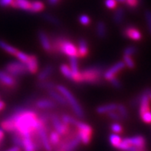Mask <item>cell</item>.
Instances as JSON below:
<instances>
[{
  "label": "cell",
  "mask_w": 151,
  "mask_h": 151,
  "mask_svg": "<svg viewBox=\"0 0 151 151\" xmlns=\"http://www.w3.org/2000/svg\"><path fill=\"white\" fill-rule=\"evenodd\" d=\"M80 143L81 140L78 135L77 129H71L69 133L63 137L59 145L52 151H76Z\"/></svg>",
  "instance_id": "6da1fadb"
},
{
  "label": "cell",
  "mask_w": 151,
  "mask_h": 151,
  "mask_svg": "<svg viewBox=\"0 0 151 151\" xmlns=\"http://www.w3.org/2000/svg\"><path fill=\"white\" fill-rule=\"evenodd\" d=\"M104 72V67L102 66H93L86 68L81 72L83 83L90 84L100 83Z\"/></svg>",
  "instance_id": "7a4b0ae2"
},
{
  "label": "cell",
  "mask_w": 151,
  "mask_h": 151,
  "mask_svg": "<svg viewBox=\"0 0 151 151\" xmlns=\"http://www.w3.org/2000/svg\"><path fill=\"white\" fill-rule=\"evenodd\" d=\"M56 90L60 92L63 95L64 97L66 98L68 102V104L71 106L73 111L76 115V116H78L79 118L85 117V112H84L83 109L80 104L79 101L76 99V98L74 96L73 94L67 88L62 85H57L56 86Z\"/></svg>",
  "instance_id": "3957f363"
},
{
  "label": "cell",
  "mask_w": 151,
  "mask_h": 151,
  "mask_svg": "<svg viewBox=\"0 0 151 151\" xmlns=\"http://www.w3.org/2000/svg\"><path fill=\"white\" fill-rule=\"evenodd\" d=\"M75 127L77 129L78 135L80 137L81 143L84 145H88L91 142L93 134V129L87 123L77 120L75 124Z\"/></svg>",
  "instance_id": "277c9868"
},
{
  "label": "cell",
  "mask_w": 151,
  "mask_h": 151,
  "mask_svg": "<svg viewBox=\"0 0 151 151\" xmlns=\"http://www.w3.org/2000/svg\"><path fill=\"white\" fill-rule=\"evenodd\" d=\"M5 71L15 78L26 75L29 73L26 64L19 60L9 63L5 66Z\"/></svg>",
  "instance_id": "5b68a950"
},
{
  "label": "cell",
  "mask_w": 151,
  "mask_h": 151,
  "mask_svg": "<svg viewBox=\"0 0 151 151\" xmlns=\"http://www.w3.org/2000/svg\"><path fill=\"white\" fill-rule=\"evenodd\" d=\"M50 122L52 124V127H53L54 130H56L62 137L66 136L69 132L70 131V126L67 125L62 121L61 118L59 116L57 113H52L50 116Z\"/></svg>",
  "instance_id": "8992f818"
},
{
  "label": "cell",
  "mask_w": 151,
  "mask_h": 151,
  "mask_svg": "<svg viewBox=\"0 0 151 151\" xmlns=\"http://www.w3.org/2000/svg\"><path fill=\"white\" fill-rule=\"evenodd\" d=\"M37 132L39 137H40V141L42 143V148H43L44 151H52V147L51 145V143L50 142V139H49V133L46 128L45 127V126L43 125V123L40 120V125L37 128Z\"/></svg>",
  "instance_id": "52a82bcc"
},
{
  "label": "cell",
  "mask_w": 151,
  "mask_h": 151,
  "mask_svg": "<svg viewBox=\"0 0 151 151\" xmlns=\"http://www.w3.org/2000/svg\"><path fill=\"white\" fill-rule=\"evenodd\" d=\"M60 54H64L68 57L76 56L79 58L77 48L76 47L75 45L71 41L67 40L66 37L63 40L61 46H60Z\"/></svg>",
  "instance_id": "ba28073f"
},
{
  "label": "cell",
  "mask_w": 151,
  "mask_h": 151,
  "mask_svg": "<svg viewBox=\"0 0 151 151\" xmlns=\"http://www.w3.org/2000/svg\"><path fill=\"white\" fill-rule=\"evenodd\" d=\"M58 104L51 98H40L34 102V107L42 110H52L57 107Z\"/></svg>",
  "instance_id": "9c48e42d"
},
{
  "label": "cell",
  "mask_w": 151,
  "mask_h": 151,
  "mask_svg": "<svg viewBox=\"0 0 151 151\" xmlns=\"http://www.w3.org/2000/svg\"><path fill=\"white\" fill-rule=\"evenodd\" d=\"M125 67L126 65L125 63H124V62H117L116 63L113 65L111 67H109L108 70H105V72H104V78L105 80L109 81L111 79L116 77V76H117V74L119 73H120Z\"/></svg>",
  "instance_id": "30bf717a"
},
{
  "label": "cell",
  "mask_w": 151,
  "mask_h": 151,
  "mask_svg": "<svg viewBox=\"0 0 151 151\" xmlns=\"http://www.w3.org/2000/svg\"><path fill=\"white\" fill-rule=\"evenodd\" d=\"M0 83L9 88H16L18 85V82L16 78L6 73V71L0 70Z\"/></svg>",
  "instance_id": "8fae6325"
},
{
  "label": "cell",
  "mask_w": 151,
  "mask_h": 151,
  "mask_svg": "<svg viewBox=\"0 0 151 151\" xmlns=\"http://www.w3.org/2000/svg\"><path fill=\"white\" fill-rule=\"evenodd\" d=\"M123 35L129 40L139 41L142 39V34L139 29L134 26H129L123 29Z\"/></svg>",
  "instance_id": "7c38bea8"
},
{
  "label": "cell",
  "mask_w": 151,
  "mask_h": 151,
  "mask_svg": "<svg viewBox=\"0 0 151 151\" xmlns=\"http://www.w3.org/2000/svg\"><path fill=\"white\" fill-rule=\"evenodd\" d=\"M47 93L48 95L50 96V97L51 98L52 100H54V101L56 102L57 104L63 106H69L66 98L64 97L63 95L60 92L58 91L56 89H55V90H47Z\"/></svg>",
  "instance_id": "4fadbf2b"
},
{
  "label": "cell",
  "mask_w": 151,
  "mask_h": 151,
  "mask_svg": "<svg viewBox=\"0 0 151 151\" xmlns=\"http://www.w3.org/2000/svg\"><path fill=\"white\" fill-rule=\"evenodd\" d=\"M38 37L42 49L48 53H51V42L48 34L43 30H39Z\"/></svg>",
  "instance_id": "5bb4252c"
},
{
  "label": "cell",
  "mask_w": 151,
  "mask_h": 151,
  "mask_svg": "<svg viewBox=\"0 0 151 151\" xmlns=\"http://www.w3.org/2000/svg\"><path fill=\"white\" fill-rule=\"evenodd\" d=\"M129 139L132 146L137 147L139 151H146L147 143H146L145 138L143 136H134V137H129Z\"/></svg>",
  "instance_id": "9a60e30c"
},
{
  "label": "cell",
  "mask_w": 151,
  "mask_h": 151,
  "mask_svg": "<svg viewBox=\"0 0 151 151\" xmlns=\"http://www.w3.org/2000/svg\"><path fill=\"white\" fill-rule=\"evenodd\" d=\"M22 150L23 151H37L36 146L32 140V135L23 136L22 137Z\"/></svg>",
  "instance_id": "2e32d148"
},
{
  "label": "cell",
  "mask_w": 151,
  "mask_h": 151,
  "mask_svg": "<svg viewBox=\"0 0 151 151\" xmlns=\"http://www.w3.org/2000/svg\"><path fill=\"white\" fill-rule=\"evenodd\" d=\"M26 66L28 68L29 73L32 74H35L37 73L38 68H39V63L38 59L35 55H29V59L26 63Z\"/></svg>",
  "instance_id": "e0dca14e"
},
{
  "label": "cell",
  "mask_w": 151,
  "mask_h": 151,
  "mask_svg": "<svg viewBox=\"0 0 151 151\" xmlns=\"http://www.w3.org/2000/svg\"><path fill=\"white\" fill-rule=\"evenodd\" d=\"M54 67L52 65H47L46 67H44L41 71L38 73L37 80L38 81H42V80H47L50 76L53 73Z\"/></svg>",
  "instance_id": "ac0fdd59"
},
{
  "label": "cell",
  "mask_w": 151,
  "mask_h": 151,
  "mask_svg": "<svg viewBox=\"0 0 151 151\" xmlns=\"http://www.w3.org/2000/svg\"><path fill=\"white\" fill-rule=\"evenodd\" d=\"M78 54L79 57L85 58L89 53V49H88V43L86 40L84 39H80L78 42Z\"/></svg>",
  "instance_id": "d6986e66"
},
{
  "label": "cell",
  "mask_w": 151,
  "mask_h": 151,
  "mask_svg": "<svg viewBox=\"0 0 151 151\" xmlns=\"http://www.w3.org/2000/svg\"><path fill=\"white\" fill-rule=\"evenodd\" d=\"M117 109V104H109L106 105H102L98 106L96 109V113L99 114H106L107 113L116 110Z\"/></svg>",
  "instance_id": "ffe728a7"
},
{
  "label": "cell",
  "mask_w": 151,
  "mask_h": 151,
  "mask_svg": "<svg viewBox=\"0 0 151 151\" xmlns=\"http://www.w3.org/2000/svg\"><path fill=\"white\" fill-rule=\"evenodd\" d=\"M61 136L56 131V130H51L49 133V139H50V142L51 143V145L52 147V149H55L59 143L61 141Z\"/></svg>",
  "instance_id": "44dd1931"
},
{
  "label": "cell",
  "mask_w": 151,
  "mask_h": 151,
  "mask_svg": "<svg viewBox=\"0 0 151 151\" xmlns=\"http://www.w3.org/2000/svg\"><path fill=\"white\" fill-rule=\"evenodd\" d=\"M31 2L29 0H15L12 7L16 9H20L24 11H29Z\"/></svg>",
  "instance_id": "7402d4cb"
},
{
  "label": "cell",
  "mask_w": 151,
  "mask_h": 151,
  "mask_svg": "<svg viewBox=\"0 0 151 151\" xmlns=\"http://www.w3.org/2000/svg\"><path fill=\"white\" fill-rule=\"evenodd\" d=\"M37 87H39L40 89H42V90H55L56 89V84L55 83L52 81H50V80H42V81H38V83H36Z\"/></svg>",
  "instance_id": "603a6c76"
},
{
  "label": "cell",
  "mask_w": 151,
  "mask_h": 151,
  "mask_svg": "<svg viewBox=\"0 0 151 151\" xmlns=\"http://www.w3.org/2000/svg\"><path fill=\"white\" fill-rule=\"evenodd\" d=\"M106 33H107V29L105 22L103 21L98 22L96 25V34L98 37L100 39H104L106 36Z\"/></svg>",
  "instance_id": "cb8c5ba5"
},
{
  "label": "cell",
  "mask_w": 151,
  "mask_h": 151,
  "mask_svg": "<svg viewBox=\"0 0 151 151\" xmlns=\"http://www.w3.org/2000/svg\"><path fill=\"white\" fill-rule=\"evenodd\" d=\"M0 48L4 50V51H6V52H8V53L15 56H16V53L19 51L16 48L13 47V46H11V45H9V44H8L7 42H6L2 40H0Z\"/></svg>",
  "instance_id": "d4e9b609"
},
{
  "label": "cell",
  "mask_w": 151,
  "mask_h": 151,
  "mask_svg": "<svg viewBox=\"0 0 151 151\" xmlns=\"http://www.w3.org/2000/svg\"><path fill=\"white\" fill-rule=\"evenodd\" d=\"M44 8H45V6H44L43 2H40V1H33L31 2V6H30L29 12H32V13L40 12H42Z\"/></svg>",
  "instance_id": "484cf974"
},
{
  "label": "cell",
  "mask_w": 151,
  "mask_h": 151,
  "mask_svg": "<svg viewBox=\"0 0 151 151\" xmlns=\"http://www.w3.org/2000/svg\"><path fill=\"white\" fill-rule=\"evenodd\" d=\"M125 16V12L123 8H118L116 10L115 13L113 15V21L116 24H120L123 22Z\"/></svg>",
  "instance_id": "4316f807"
},
{
  "label": "cell",
  "mask_w": 151,
  "mask_h": 151,
  "mask_svg": "<svg viewBox=\"0 0 151 151\" xmlns=\"http://www.w3.org/2000/svg\"><path fill=\"white\" fill-rule=\"evenodd\" d=\"M42 17H43V19L46 21L49 22L50 23L53 24L55 26H60V25H61V21L60 20V19H58L57 17H56L53 15H51L50 13H45V14H43Z\"/></svg>",
  "instance_id": "83f0119b"
},
{
  "label": "cell",
  "mask_w": 151,
  "mask_h": 151,
  "mask_svg": "<svg viewBox=\"0 0 151 151\" xmlns=\"http://www.w3.org/2000/svg\"><path fill=\"white\" fill-rule=\"evenodd\" d=\"M60 72H61V73L65 77H66L70 80H72V78H73V72H72L71 69H70V67L68 65L62 64L61 66H60Z\"/></svg>",
  "instance_id": "f1b7e54d"
},
{
  "label": "cell",
  "mask_w": 151,
  "mask_h": 151,
  "mask_svg": "<svg viewBox=\"0 0 151 151\" xmlns=\"http://www.w3.org/2000/svg\"><path fill=\"white\" fill-rule=\"evenodd\" d=\"M61 119L62 121L64 123H66L67 125H70V127L73 126V127H75V124L77 121V119H76L75 117L72 116L70 115H68V114H63L61 116Z\"/></svg>",
  "instance_id": "f546056e"
},
{
  "label": "cell",
  "mask_w": 151,
  "mask_h": 151,
  "mask_svg": "<svg viewBox=\"0 0 151 151\" xmlns=\"http://www.w3.org/2000/svg\"><path fill=\"white\" fill-rule=\"evenodd\" d=\"M109 140L110 144H111L113 147L117 148L118 146H119V143H120V142L122 141V139L121 137H119L118 134H116V133H112V134L109 135Z\"/></svg>",
  "instance_id": "4dcf8cb0"
},
{
  "label": "cell",
  "mask_w": 151,
  "mask_h": 151,
  "mask_svg": "<svg viewBox=\"0 0 151 151\" xmlns=\"http://www.w3.org/2000/svg\"><path fill=\"white\" fill-rule=\"evenodd\" d=\"M70 67L73 73H78L79 70V64H78V57L76 56H70Z\"/></svg>",
  "instance_id": "1f68e13d"
},
{
  "label": "cell",
  "mask_w": 151,
  "mask_h": 151,
  "mask_svg": "<svg viewBox=\"0 0 151 151\" xmlns=\"http://www.w3.org/2000/svg\"><path fill=\"white\" fill-rule=\"evenodd\" d=\"M116 110L119 112V113L121 115V116L123 118V119H127L129 118V112H128L127 107H126L123 104H117V109H116Z\"/></svg>",
  "instance_id": "d6a6232c"
},
{
  "label": "cell",
  "mask_w": 151,
  "mask_h": 151,
  "mask_svg": "<svg viewBox=\"0 0 151 151\" xmlns=\"http://www.w3.org/2000/svg\"><path fill=\"white\" fill-rule=\"evenodd\" d=\"M106 116L110 119L113 120V121H118L120 122L123 120V118L122 117L121 115L119 114V112L117 110H113V111L109 112V113H106Z\"/></svg>",
  "instance_id": "836d02e7"
},
{
  "label": "cell",
  "mask_w": 151,
  "mask_h": 151,
  "mask_svg": "<svg viewBox=\"0 0 151 151\" xmlns=\"http://www.w3.org/2000/svg\"><path fill=\"white\" fill-rule=\"evenodd\" d=\"M123 62L125 63L126 66H127L129 69H134L135 68V63L132 59L131 56H127V55H123Z\"/></svg>",
  "instance_id": "e575fe53"
},
{
  "label": "cell",
  "mask_w": 151,
  "mask_h": 151,
  "mask_svg": "<svg viewBox=\"0 0 151 151\" xmlns=\"http://www.w3.org/2000/svg\"><path fill=\"white\" fill-rule=\"evenodd\" d=\"M16 56L19 61L22 62L24 63H26L28 62L29 59V55L23 52H21V51H18V52L16 53Z\"/></svg>",
  "instance_id": "d590c367"
},
{
  "label": "cell",
  "mask_w": 151,
  "mask_h": 151,
  "mask_svg": "<svg viewBox=\"0 0 151 151\" xmlns=\"http://www.w3.org/2000/svg\"><path fill=\"white\" fill-rule=\"evenodd\" d=\"M110 129L113 131V133H116V134H119V133H122L123 131V127L122 126L118 123H112L111 126H110Z\"/></svg>",
  "instance_id": "8d00e7d4"
},
{
  "label": "cell",
  "mask_w": 151,
  "mask_h": 151,
  "mask_svg": "<svg viewBox=\"0 0 151 151\" xmlns=\"http://www.w3.org/2000/svg\"><path fill=\"white\" fill-rule=\"evenodd\" d=\"M145 20L146 23H147V28H148V31H149L150 34L151 36V11L150 10H147L145 12Z\"/></svg>",
  "instance_id": "74e56055"
},
{
  "label": "cell",
  "mask_w": 151,
  "mask_h": 151,
  "mask_svg": "<svg viewBox=\"0 0 151 151\" xmlns=\"http://www.w3.org/2000/svg\"><path fill=\"white\" fill-rule=\"evenodd\" d=\"M137 52V49L135 46H128L123 50V55H127V56H133Z\"/></svg>",
  "instance_id": "f35d334b"
},
{
  "label": "cell",
  "mask_w": 151,
  "mask_h": 151,
  "mask_svg": "<svg viewBox=\"0 0 151 151\" xmlns=\"http://www.w3.org/2000/svg\"><path fill=\"white\" fill-rule=\"evenodd\" d=\"M139 3H140V0H125V4L129 8L131 9L137 8Z\"/></svg>",
  "instance_id": "ab89813d"
},
{
  "label": "cell",
  "mask_w": 151,
  "mask_h": 151,
  "mask_svg": "<svg viewBox=\"0 0 151 151\" xmlns=\"http://www.w3.org/2000/svg\"><path fill=\"white\" fill-rule=\"evenodd\" d=\"M79 20H80V22L83 25V26H88L90 25L91 20H90V18L87 15H81L79 18Z\"/></svg>",
  "instance_id": "60d3db41"
},
{
  "label": "cell",
  "mask_w": 151,
  "mask_h": 151,
  "mask_svg": "<svg viewBox=\"0 0 151 151\" xmlns=\"http://www.w3.org/2000/svg\"><path fill=\"white\" fill-rule=\"evenodd\" d=\"M139 116H140L142 121L145 123H148V124L151 123V111L143 113L142 115H139Z\"/></svg>",
  "instance_id": "b9f144b4"
},
{
  "label": "cell",
  "mask_w": 151,
  "mask_h": 151,
  "mask_svg": "<svg viewBox=\"0 0 151 151\" xmlns=\"http://www.w3.org/2000/svg\"><path fill=\"white\" fill-rule=\"evenodd\" d=\"M105 6L109 9H114L116 8L117 6V2L116 0H105Z\"/></svg>",
  "instance_id": "7bdbcfd3"
},
{
  "label": "cell",
  "mask_w": 151,
  "mask_h": 151,
  "mask_svg": "<svg viewBox=\"0 0 151 151\" xmlns=\"http://www.w3.org/2000/svg\"><path fill=\"white\" fill-rule=\"evenodd\" d=\"M109 82H110V83L112 84V86H113V87L116 88V89H120V88L122 87L121 82L119 81V80L116 77V76L113 78V79H111Z\"/></svg>",
  "instance_id": "ee69618b"
},
{
  "label": "cell",
  "mask_w": 151,
  "mask_h": 151,
  "mask_svg": "<svg viewBox=\"0 0 151 151\" xmlns=\"http://www.w3.org/2000/svg\"><path fill=\"white\" fill-rule=\"evenodd\" d=\"M15 0H0V6L1 7H8L12 6Z\"/></svg>",
  "instance_id": "f6af8a7d"
},
{
  "label": "cell",
  "mask_w": 151,
  "mask_h": 151,
  "mask_svg": "<svg viewBox=\"0 0 151 151\" xmlns=\"http://www.w3.org/2000/svg\"><path fill=\"white\" fill-rule=\"evenodd\" d=\"M6 151H22V148L20 147H19V146H13V147H10L9 149H8Z\"/></svg>",
  "instance_id": "bcb514c9"
},
{
  "label": "cell",
  "mask_w": 151,
  "mask_h": 151,
  "mask_svg": "<svg viewBox=\"0 0 151 151\" xmlns=\"http://www.w3.org/2000/svg\"><path fill=\"white\" fill-rule=\"evenodd\" d=\"M60 0H47L48 3L50 5V6H56V4H58V2H60Z\"/></svg>",
  "instance_id": "7dc6e473"
},
{
  "label": "cell",
  "mask_w": 151,
  "mask_h": 151,
  "mask_svg": "<svg viewBox=\"0 0 151 151\" xmlns=\"http://www.w3.org/2000/svg\"><path fill=\"white\" fill-rule=\"evenodd\" d=\"M5 134H4V131H3V129L2 128H0V140L2 141L3 139H4Z\"/></svg>",
  "instance_id": "c3c4849f"
},
{
  "label": "cell",
  "mask_w": 151,
  "mask_h": 151,
  "mask_svg": "<svg viewBox=\"0 0 151 151\" xmlns=\"http://www.w3.org/2000/svg\"><path fill=\"white\" fill-rule=\"evenodd\" d=\"M6 108V104H5V102L3 101H0V112L3 110V109Z\"/></svg>",
  "instance_id": "681fc988"
},
{
  "label": "cell",
  "mask_w": 151,
  "mask_h": 151,
  "mask_svg": "<svg viewBox=\"0 0 151 151\" xmlns=\"http://www.w3.org/2000/svg\"><path fill=\"white\" fill-rule=\"evenodd\" d=\"M116 1L119 3H125V0H116Z\"/></svg>",
  "instance_id": "f907efd6"
},
{
  "label": "cell",
  "mask_w": 151,
  "mask_h": 151,
  "mask_svg": "<svg viewBox=\"0 0 151 151\" xmlns=\"http://www.w3.org/2000/svg\"><path fill=\"white\" fill-rule=\"evenodd\" d=\"M150 99H151V93H150Z\"/></svg>",
  "instance_id": "816d5d0a"
}]
</instances>
